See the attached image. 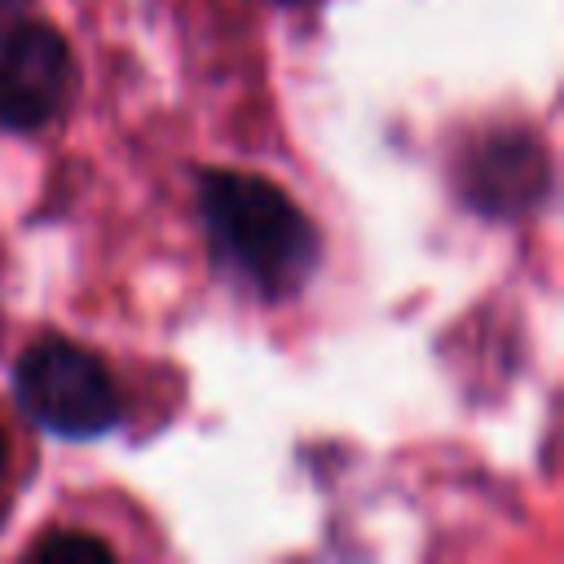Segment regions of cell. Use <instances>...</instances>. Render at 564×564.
Masks as SVG:
<instances>
[{
  "label": "cell",
  "instance_id": "3957f363",
  "mask_svg": "<svg viewBox=\"0 0 564 564\" xmlns=\"http://www.w3.org/2000/svg\"><path fill=\"white\" fill-rule=\"evenodd\" d=\"M75 84V57L57 26L18 22L0 44V128L40 132L48 128Z\"/></svg>",
  "mask_w": 564,
  "mask_h": 564
},
{
  "label": "cell",
  "instance_id": "ba28073f",
  "mask_svg": "<svg viewBox=\"0 0 564 564\" xmlns=\"http://www.w3.org/2000/svg\"><path fill=\"white\" fill-rule=\"evenodd\" d=\"M278 4H304V0H278Z\"/></svg>",
  "mask_w": 564,
  "mask_h": 564
},
{
  "label": "cell",
  "instance_id": "7a4b0ae2",
  "mask_svg": "<svg viewBox=\"0 0 564 564\" xmlns=\"http://www.w3.org/2000/svg\"><path fill=\"white\" fill-rule=\"evenodd\" d=\"M13 397L22 414L66 441H93L119 427L123 397L97 352L62 335L26 344L13 366Z\"/></svg>",
  "mask_w": 564,
  "mask_h": 564
},
{
  "label": "cell",
  "instance_id": "5b68a950",
  "mask_svg": "<svg viewBox=\"0 0 564 564\" xmlns=\"http://www.w3.org/2000/svg\"><path fill=\"white\" fill-rule=\"evenodd\" d=\"M35 560H110V542L93 538V533H48L31 546Z\"/></svg>",
  "mask_w": 564,
  "mask_h": 564
},
{
  "label": "cell",
  "instance_id": "277c9868",
  "mask_svg": "<svg viewBox=\"0 0 564 564\" xmlns=\"http://www.w3.org/2000/svg\"><path fill=\"white\" fill-rule=\"evenodd\" d=\"M546 176L551 167L533 132H494L471 150L463 194L485 216H524L546 194Z\"/></svg>",
  "mask_w": 564,
  "mask_h": 564
},
{
  "label": "cell",
  "instance_id": "52a82bcc",
  "mask_svg": "<svg viewBox=\"0 0 564 564\" xmlns=\"http://www.w3.org/2000/svg\"><path fill=\"white\" fill-rule=\"evenodd\" d=\"M4 458H9V441H4V432H0V476H4Z\"/></svg>",
  "mask_w": 564,
  "mask_h": 564
},
{
  "label": "cell",
  "instance_id": "8992f818",
  "mask_svg": "<svg viewBox=\"0 0 564 564\" xmlns=\"http://www.w3.org/2000/svg\"><path fill=\"white\" fill-rule=\"evenodd\" d=\"M18 4H22V0H0V22H4V18H9Z\"/></svg>",
  "mask_w": 564,
  "mask_h": 564
},
{
  "label": "cell",
  "instance_id": "6da1fadb",
  "mask_svg": "<svg viewBox=\"0 0 564 564\" xmlns=\"http://www.w3.org/2000/svg\"><path fill=\"white\" fill-rule=\"evenodd\" d=\"M198 212L220 264L264 300L295 295L317 269V229L286 189L256 172H203Z\"/></svg>",
  "mask_w": 564,
  "mask_h": 564
}]
</instances>
